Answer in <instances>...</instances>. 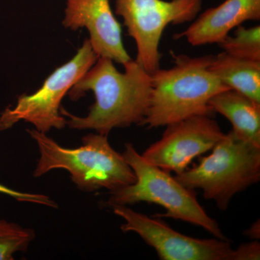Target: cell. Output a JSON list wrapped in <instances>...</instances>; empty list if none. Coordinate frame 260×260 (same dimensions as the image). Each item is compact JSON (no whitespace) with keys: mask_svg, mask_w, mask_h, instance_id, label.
<instances>
[{"mask_svg":"<svg viewBox=\"0 0 260 260\" xmlns=\"http://www.w3.org/2000/svg\"><path fill=\"white\" fill-rule=\"evenodd\" d=\"M116 69L112 59L99 57L95 64L68 92L72 101L79 100L93 91L95 103L86 116L80 117L60 108L67 125L74 129H93L107 135L115 128L141 125L146 116L152 95L151 75L136 60Z\"/></svg>","mask_w":260,"mask_h":260,"instance_id":"cell-1","label":"cell"},{"mask_svg":"<svg viewBox=\"0 0 260 260\" xmlns=\"http://www.w3.org/2000/svg\"><path fill=\"white\" fill-rule=\"evenodd\" d=\"M213 55H174V65L151 74L152 95L142 126H166L197 115H212L210 99L229 89L210 70Z\"/></svg>","mask_w":260,"mask_h":260,"instance_id":"cell-2","label":"cell"},{"mask_svg":"<svg viewBox=\"0 0 260 260\" xmlns=\"http://www.w3.org/2000/svg\"><path fill=\"white\" fill-rule=\"evenodd\" d=\"M27 132L35 140L40 153L34 177H42L54 169H65L78 189L86 192L102 189L110 192L136 180L122 154L112 148L107 135L90 133L83 137L80 147L68 148L46 133L37 129Z\"/></svg>","mask_w":260,"mask_h":260,"instance_id":"cell-3","label":"cell"},{"mask_svg":"<svg viewBox=\"0 0 260 260\" xmlns=\"http://www.w3.org/2000/svg\"><path fill=\"white\" fill-rule=\"evenodd\" d=\"M122 154L134 172L133 184L110 191L105 208L132 205L146 202L162 207L166 213L158 217L183 220L204 229L220 239H227L216 220L207 214L196 198L194 190L183 186L170 173L147 161L131 143H126Z\"/></svg>","mask_w":260,"mask_h":260,"instance_id":"cell-4","label":"cell"},{"mask_svg":"<svg viewBox=\"0 0 260 260\" xmlns=\"http://www.w3.org/2000/svg\"><path fill=\"white\" fill-rule=\"evenodd\" d=\"M197 165L176 174L183 186L203 191L222 211L232 198L260 180V146L242 139L230 131L223 135Z\"/></svg>","mask_w":260,"mask_h":260,"instance_id":"cell-5","label":"cell"},{"mask_svg":"<svg viewBox=\"0 0 260 260\" xmlns=\"http://www.w3.org/2000/svg\"><path fill=\"white\" fill-rule=\"evenodd\" d=\"M98 58L86 39L74 57L54 70L36 93L20 95L14 107H7L2 112L0 131L9 129L20 121L30 123L46 134L52 128L63 129L67 124L66 118L60 114L61 100Z\"/></svg>","mask_w":260,"mask_h":260,"instance_id":"cell-6","label":"cell"},{"mask_svg":"<svg viewBox=\"0 0 260 260\" xmlns=\"http://www.w3.org/2000/svg\"><path fill=\"white\" fill-rule=\"evenodd\" d=\"M203 0H116L115 13L124 20L137 46L135 60L149 74L160 68V39L169 25L191 21Z\"/></svg>","mask_w":260,"mask_h":260,"instance_id":"cell-7","label":"cell"},{"mask_svg":"<svg viewBox=\"0 0 260 260\" xmlns=\"http://www.w3.org/2000/svg\"><path fill=\"white\" fill-rule=\"evenodd\" d=\"M114 213L124 219V233L135 232L153 247L162 260H235L228 239H200L174 230L159 219L138 213L127 205H115Z\"/></svg>","mask_w":260,"mask_h":260,"instance_id":"cell-8","label":"cell"},{"mask_svg":"<svg viewBox=\"0 0 260 260\" xmlns=\"http://www.w3.org/2000/svg\"><path fill=\"white\" fill-rule=\"evenodd\" d=\"M167 126L160 139L142 154L162 170L180 174L197 157L213 149L225 135L211 115H197Z\"/></svg>","mask_w":260,"mask_h":260,"instance_id":"cell-9","label":"cell"},{"mask_svg":"<svg viewBox=\"0 0 260 260\" xmlns=\"http://www.w3.org/2000/svg\"><path fill=\"white\" fill-rule=\"evenodd\" d=\"M65 28H85L92 49L99 57L108 58L124 65L132 60L126 51L120 23L113 13L109 0H67Z\"/></svg>","mask_w":260,"mask_h":260,"instance_id":"cell-10","label":"cell"},{"mask_svg":"<svg viewBox=\"0 0 260 260\" xmlns=\"http://www.w3.org/2000/svg\"><path fill=\"white\" fill-rule=\"evenodd\" d=\"M259 19L260 0H225L202 13L190 26L175 38H184L195 47L219 44L231 30L244 22Z\"/></svg>","mask_w":260,"mask_h":260,"instance_id":"cell-11","label":"cell"},{"mask_svg":"<svg viewBox=\"0 0 260 260\" xmlns=\"http://www.w3.org/2000/svg\"><path fill=\"white\" fill-rule=\"evenodd\" d=\"M209 106L232 123L236 135L260 146V103L228 89L214 95Z\"/></svg>","mask_w":260,"mask_h":260,"instance_id":"cell-12","label":"cell"},{"mask_svg":"<svg viewBox=\"0 0 260 260\" xmlns=\"http://www.w3.org/2000/svg\"><path fill=\"white\" fill-rule=\"evenodd\" d=\"M209 68L228 88L260 103V61L240 59L223 51L213 55Z\"/></svg>","mask_w":260,"mask_h":260,"instance_id":"cell-13","label":"cell"},{"mask_svg":"<svg viewBox=\"0 0 260 260\" xmlns=\"http://www.w3.org/2000/svg\"><path fill=\"white\" fill-rule=\"evenodd\" d=\"M219 45L223 51L246 60L260 61V26L239 25L233 36H227Z\"/></svg>","mask_w":260,"mask_h":260,"instance_id":"cell-14","label":"cell"},{"mask_svg":"<svg viewBox=\"0 0 260 260\" xmlns=\"http://www.w3.org/2000/svg\"><path fill=\"white\" fill-rule=\"evenodd\" d=\"M35 237L34 229L0 219V260H13L15 253L25 252Z\"/></svg>","mask_w":260,"mask_h":260,"instance_id":"cell-15","label":"cell"},{"mask_svg":"<svg viewBox=\"0 0 260 260\" xmlns=\"http://www.w3.org/2000/svg\"><path fill=\"white\" fill-rule=\"evenodd\" d=\"M0 193L11 197L17 201L22 202V203H32V204L44 205L49 208H58V205L55 202L45 194L21 192V191L10 189L2 184H0Z\"/></svg>","mask_w":260,"mask_h":260,"instance_id":"cell-16","label":"cell"},{"mask_svg":"<svg viewBox=\"0 0 260 260\" xmlns=\"http://www.w3.org/2000/svg\"><path fill=\"white\" fill-rule=\"evenodd\" d=\"M235 260H256L260 257V244L257 240L242 244L235 249Z\"/></svg>","mask_w":260,"mask_h":260,"instance_id":"cell-17","label":"cell"},{"mask_svg":"<svg viewBox=\"0 0 260 260\" xmlns=\"http://www.w3.org/2000/svg\"><path fill=\"white\" fill-rule=\"evenodd\" d=\"M245 235L248 236L251 238V239H254V240H257L259 239V222H256L251 225V228L248 229L246 231Z\"/></svg>","mask_w":260,"mask_h":260,"instance_id":"cell-18","label":"cell"}]
</instances>
